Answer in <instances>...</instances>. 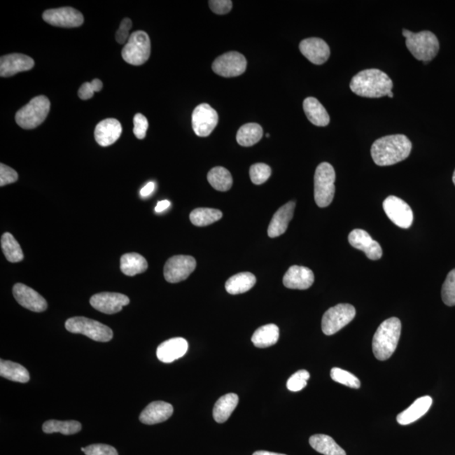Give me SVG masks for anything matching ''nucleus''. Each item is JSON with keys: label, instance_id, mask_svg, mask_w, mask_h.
I'll return each instance as SVG.
<instances>
[{"label": "nucleus", "instance_id": "f257e3e1", "mask_svg": "<svg viewBox=\"0 0 455 455\" xmlns=\"http://www.w3.org/2000/svg\"><path fill=\"white\" fill-rule=\"evenodd\" d=\"M412 148L407 136L388 135L376 140L371 148V155L379 167H388L407 159Z\"/></svg>", "mask_w": 455, "mask_h": 455}, {"label": "nucleus", "instance_id": "f03ea898", "mask_svg": "<svg viewBox=\"0 0 455 455\" xmlns=\"http://www.w3.org/2000/svg\"><path fill=\"white\" fill-rule=\"evenodd\" d=\"M393 88V82L382 70L371 69L356 74L350 82V89L359 97L380 98L388 96Z\"/></svg>", "mask_w": 455, "mask_h": 455}, {"label": "nucleus", "instance_id": "7ed1b4c3", "mask_svg": "<svg viewBox=\"0 0 455 455\" xmlns=\"http://www.w3.org/2000/svg\"><path fill=\"white\" fill-rule=\"evenodd\" d=\"M401 333V322L398 318H387L379 326L373 339L375 358L384 361L395 353Z\"/></svg>", "mask_w": 455, "mask_h": 455}, {"label": "nucleus", "instance_id": "20e7f679", "mask_svg": "<svg viewBox=\"0 0 455 455\" xmlns=\"http://www.w3.org/2000/svg\"><path fill=\"white\" fill-rule=\"evenodd\" d=\"M402 34L408 50L417 60L427 63L432 61L440 51V41L431 31L413 33L404 29Z\"/></svg>", "mask_w": 455, "mask_h": 455}, {"label": "nucleus", "instance_id": "39448f33", "mask_svg": "<svg viewBox=\"0 0 455 455\" xmlns=\"http://www.w3.org/2000/svg\"><path fill=\"white\" fill-rule=\"evenodd\" d=\"M336 172L332 164L321 163L314 174V200L320 208H326L332 204L335 196Z\"/></svg>", "mask_w": 455, "mask_h": 455}, {"label": "nucleus", "instance_id": "423d86ee", "mask_svg": "<svg viewBox=\"0 0 455 455\" xmlns=\"http://www.w3.org/2000/svg\"><path fill=\"white\" fill-rule=\"evenodd\" d=\"M50 102L44 96L36 97L15 115V122L24 130H33L41 125L50 111Z\"/></svg>", "mask_w": 455, "mask_h": 455}, {"label": "nucleus", "instance_id": "0eeeda50", "mask_svg": "<svg viewBox=\"0 0 455 455\" xmlns=\"http://www.w3.org/2000/svg\"><path fill=\"white\" fill-rule=\"evenodd\" d=\"M65 328L69 332L85 335L96 342H107L113 337V330L108 326L85 317L69 318L66 321Z\"/></svg>", "mask_w": 455, "mask_h": 455}, {"label": "nucleus", "instance_id": "6e6552de", "mask_svg": "<svg viewBox=\"0 0 455 455\" xmlns=\"http://www.w3.org/2000/svg\"><path fill=\"white\" fill-rule=\"evenodd\" d=\"M151 43L146 32L138 31L132 33L127 43L124 46L122 56L127 64L139 66L150 59Z\"/></svg>", "mask_w": 455, "mask_h": 455}, {"label": "nucleus", "instance_id": "1a4fd4ad", "mask_svg": "<svg viewBox=\"0 0 455 455\" xmlns=\"http://www.w3.org/2000/svg\"><path fill=\"white\" fill-rule=\"evenodd\" d=\"M356 309L349 304H339L330 308L322 318V332L326 336H332L354 320Z\"/></svg>", "mask_w": 455, "mask_h": 455}, {"label": "nucleus", "instance_id": "9d476101", "mask_svg": "<svg viewBox=\"0 0 455 455\" xmlns=\"http://www.w3.org/2000/svg\"><path fill=\"white\" fill-rule=\"evenodd\" d=\"M195 258L190 255H175L169 258L164 267V276L168 283L177 284L184 281L195 270Z\"/></svg>", "mask_w": 455, "mask_h": 455}, {"label": "nucleus", "instance_id": "9b49d317", "mask_svg": "<svg viewBox=\"0 0 455 455\" xmlns=\"http://www.w3.org/2000/svg\"><path fill=\"white\" fill-rule=\"evenodd\" d=\"M247 61L245 56L237 52H230L219 56L214 62L212 69L222 77L232 78L245 73Z\"/></svg>", "mask_w": 455, "mask_h": 455}, {"label": "nucleus", "instance_id": "f8f14e48", "mask_svg": "<svg viewBox=\"0 0 455 455\" xmlns=\"http://www.w3.org/2000/svg\"><path fill=\"white\" fill-rule=\"evenodd\" d=\"M383 208L388 218L396 226L408 229L413 223V213L407 202L400 198L390 196L383 202Z\"/></svg>", "mask_w": 455, "mask_h": 455}, {"label": "nucleus", "instance_id": "ddd939ff", "mask_svg": "<svg viewBox=\"0 0 455 455\" xmlns=\"http://www.w3.org/2000/svg\"><path fill=\"white\" fill-rule=\"evenodd\" d=\"M192 122L193 130L197 136H208L217 126L218 115L213 107L204 103L193 111Z\"/></svg>", "mask_w": 455, "mask_h": 455}, {"label": "nucleus", "instance_id": "4468645a", "mask_svg": "<svg viewBox=\"0 0 455 455\" xmlns=\"http://www.w3.org/2000/svg\"><path fill=\"white\" fill-rule=\"evenodd\" d=\"M43 18L49 24L59 27H78L84 23V16L71 7L46 10Z\"/></svg>", "mask_w": 455, "mask_h": 455}, {"label": "nucleus", "instance_id": "2eb2a0df", "mask_svg": "<svg viewBox=\"0 0 455 455\" xmlns=\"http://www.w3.org/2000/svg\"><path fill=\"white\" fill-rule=\"evenodd\" d=\"M90 303L98 312L113 314L121 312L124 306L130 303V300L122 293H100L91 297Z\"/></svg>", "mask_w": 455, "mask_h": 455}, {"label": "nucleus", "instance_id": "dca6fc26", "mask_svg": "<svg viewBox=\"0 0 455 455\" xmlns=\"http://www.w3.org/2000/svg\"><path fill=\"white\" fill-rule=\"evenodd\" d=\"M349 242L356 249L363 251L370 260H376L382 258V246L365 230L356 229L351 231L349 235Z\"/></svg>", "mask_w": 455, "mask_h": 455}, {"label": "nucleus", "instance_id": "f3484780", "mask_svg": "<svg viewBox=\"0 0 455 455\" xmlns=\"http://www.w3.org/2000/svg\"><path fill=\"white\" fill-rule=\"evenodd\" d=\"M13 295L20 305L31 312H43L48 308L44 298L27 285L16 284L13 288Z\"/></svg>", "mask_w": 455, "mask_h": 455}, {"label": "nucleus", "instance_id": "a211bd4d", "mask_svg": "<svg viewBox=\"0 0 455 455\" xmlns=\"http://www.w3.org/2000/svg\"><path fill=\"white\" fill-rule=\"evenodd\" d=\"M300 50L306 59L312 64L321 65L329 59L330 55V48L324 40L312 37L304 39L300 44Z\"/></svg>", "mask_w": 455, "mask_h": 455}, {"label": "nucleus", "instance_id": "6ab92c4d", "mask_svg": "<svg viewBox=\"0 0 455 455\" xmlns=\"http://www.w3.org/2000/svg\"><path fill=\"white\" fill-rule=\"evenodd\" d=\"M34 60L31 57L20 53L3 56L0 59V76H13L16 74L28 71L34 67Z\"/></svg>", "mask_w": 455, "mask_h": 455}, {"label": "nucleus", "instance_id": "aec40b11", "mask_svg": "<svg viewBox=\"0 0 455 455\" xmlns=\"http://www.w3.org/2000/svg\"><path fill=\"white\" fill-rule=\"evenodd\" d=\"M188 342L186 339L176 337L165 341L158 346L156 354L160 361L169 363L179 359L188 353Z\"/></svg>", "mask_w": 455, "mask_h": 455}, {"label": "nucleus", "instance_id": "412c9836", "mask_svg": "<svg viewBox=\"0 0 455 455\" xmlns=\"http://www.w3.org/2000/svg\"><path fill=\"white\" fill-rule=\"evenodd\" d=\"M122 131V125L118 120L115 118L103 120L97 124L94 130V139L99 146H110L118 141Z\"/></svg>", "mask_w": 455, "mask_h": 455}, {"label": "nucleus", "instance_id": "4be33fe9", "mask_svg": "<svg viewBox=\"0 0 455 455\" xmlns=\"http://www.w3.org/2000/svg\"><path fill=\"white\" fill-rule=\"evenodd\" d=\"M314 275L309 268L292 266L284 276V286L290 289L305 290L312 286Z\"/></svg>", "mask_w": 455, "mask_h": 455}, {"label": "nucleus", "instance_id": "5701e85b", "mask_svg": "<svg viewBox=\"0 0 455 455\" xmlns=\"http://www.w3.org/2000/svg\"><path fill=\"white\" fill-rule=\"evenodd\" d=\"M174 409L171 404L164 401H154L144 410L139 420L146 425H155L168 420L173 414Z\"/></svg>", "mask_w": 455, "mask_h": 455}, {"label": "nucleus", "instance_id": "b1692460", "mask_svg": "<svg viewBox=\"0 0 455 455\" xmlns=\"http://www.w3.org/2000/svg\"><path fill=\"white\" fill-rule=\"evenodd\" d=\"M295 202L291 201L281 206L272 217L269 225L267 234L269 237L276 238L280 237L288 230L289 222L292 220L295 213Z\"/></svg>", "mask_w": 455, "mask_h": 455}, {"label": "nucleus", "instance_id": "393cba45", "mask_svg": "<svg viewBox=\"0 0 455 455\" xmlns=\"http://www.w3.org/2000/svg\"><path fill=\"white\" fill-rule=\"evenodd\" d=\"M433 404L432 397L428 396L420 397L414 402L400 413L396 417L397 421L400 425H409L421 419L428 412Z\"/></svg>", "mask_w": 455, "mask_h": 455}, {"label": "nucleus", "instance_id": "a878e982", "mask_svg": "<svg viewBox=\"0 0 455 455\" xmlns=\"http://www.w3.org/2000/svg\"><path fill=\"white\" fill-rule=\"evenodd\" d=\"M304 111L309 121L317 127H326L330 123V115L323 105L316 98L308 97L304 102Z\"/></svg>", "mask_w": 455, "mask_h": 455}, {"label": "nucleus", "instance_id": "bb28decb", "mask_svg": "<svg viewBox=\"0 0 455 455\" xmlns=\"http://www.w3.org/2000/svg\"><path fill=\"white\" fill-rule=\"evenodd\" d=\"M239 403V397L234 393L223 396L215 403L213 415L218 424L225 423L234 412Z\"/></svg>", "mask_w": 455, "mask_h": 455}, {"label": "nucleus", "instance_id": "cd10ccee", "mask_svg": "<svg viewBox=\"0 0 455 455\" xmlns=\"http://www.w3.org/2000/svg\"><path fill=\"white\" fill-rule=\"evenodd\" d=\"M256 283L255 276L251 272H241L231 276L225 284L226 291L230 295H241L249 291Z\"/></svg>", "mask_w": 455, "mask_h": 455}, {"label": "nucleus", "instance_id": "c85d7f7f", "mask_svg": "<svg viewBox=\"0 0 455 455\" xmlns=\"http://www.w3.org/2000/svg\"><path fill=\"white\" fill-rule=\"evenodd\" d=\"M309 444L312 448L324 455H346L332 437L325 434H316L309 438Z\"/></svg>", "mask_w": 455, "mask_h": 455}, {"label": "nucleus", "instance_id": "c756f323", "mask_svg": "<svg viewBox=\"0 0 455 455\" xmlns=\"http://www.w3.org/2000/svg\"><path fill=\"white\" fill-rule=\"evenodd\" d=\"M120 268L123 274L132 276L146 272L148 262L143 255L138 253L123 255L120 260Z\"/></svg>", "mask_w": 455, "mask_h": 455}, {"label": "nucleus", "instance_id": "7c9ffc66", "mask_svg": "<svg viewBox=\"0 0 455 455\" xmlns=\"http://www.w3.org/2000/svg\"><path fill=\"white\" fill-rule=\"evenodd\" d=\"M279 339V328L274 324H269L256 330L251 341L256 347L265 349L275 345Z\"/></svg>", "mask_w": 455, "mask_h": 455}, {"label": "nucleus", "instance_id": "2f4dec72", "mask_svg": "<svg viewBox=\"0 0 455 455\" xmlns=\"http://www.w3.org/2000/svg\"><path fill=\"white\" fill-rule=\"evenodd\" d=\"M0 375L11 382L19 383H27L30 380V374L26 368L3 359L0 361Z\"/></svg>", "mask_w": 455, "mask_h": 455}, {"label": "nucleus", "instance_id": "473e14b6", "mask_svg": "<svg viewBox=\"0 0 455 455\" xmlns=\"http://www.w3.org/2000/svg\"><path fill=\"white\" fill-rule=\"evenodd\" d=\"M263 130L258 123H247L239 128L237 139L239 146L243 147L253 146L262 139Z\"/></svg>", "mask_w": 455, "mask_h": 455}, {"label": "nucleus", "instance_id": "72a5a7b5", "mask_svg": "<svg viewBox=\"0 0 455 455\" xmlns=\"http://www.w3.org/2000/svg\"><path fill=\"white\" fill-rule=\"evenodd\" d=\"M208 181L211 186L217 191L227 192L232 188L233 178L227 169L214 167L208 174Z\"/></svg>", "mask_w": 455, "mask_h": 455}, {"label": "nucleus", "instance_id": "f704fd0d", "mask_svg": "<svg viewBox=\"0 0 455 455\" xmlns=\"http://www.w3.org/2000/svg\"><path fill=\"white\" fill-rule=\"evenodd\" d=\"M81 424L77 421H46L43 426L45 433H60L64 435H72L80 431Z\"/></svg>", "mask_w": 455, "mask_h": 455}, {"label": "nucleus", "instance_id": "c9c22d12", "mask_svg": "<svg viewBox=\"0 0 455 455\" xmlns=\"http://www.w3.org/2000/svg\"><path fill=\"white\" fill-rule=\"evenodd\" d=\"M1 247L4 254L10 262H20L24 259L22 247L10 233L2 235Z\"/></svg>", "mask_w": 455, "mask_h": 455}, {"label": "nucleus", "instance_id": "e433bc0d", "mask_svg": "<svg viewBox=\"0 0 455 455\" xmlns=\"http://www.w3.org/2000/svg\"><path fill=\"white\" fill-rule=\"evenodd\" d=\"M223 217L221 211L214 209L200 208L193 210L190 214V220L192 225L204 227L212 225Z\"/></svg>", "mask_w": 455, "mask_h": 455}, {"label": "nucleus", "instance_id": "4c0bfd02", "mask_svg": "<svg viewBox=\"0 0 455 455\" xmlns=\"http://www.w3.org/2000/svg\"><path fill=\"white\" fill-rule=\"evenodd\" d=\"M330 377L339 384H343L347 387L353 388H359L361 386V382L350 372L339 369V368H333L330 371Z\"/></svg>", "mask_w": 455, "mask_h": 455}, {"label": "nucleus", "instance_id": "58836bf2", "mask_svg": "<svg viewBox=\"0 0 455 455\" xmlns=\"http://www.w3.org/2000/svg\"><path fill=\"white\" fill-rule=\"evenodd\" d=\"M442 300L446 305H455V268L449 273L442 284Z\"/></svg>", "mask_w": 455, "mask_h": 455}, {"label": "nucleus", "instance_id": "ea45409f", "mask_svg": "<svg viewBox=\"0 0 455 455\" xmlns=\"http://www.w3.org/2000/svg\"><path fill=\"white\" fill-rule=\"evenodd\" d=\"M272 169L267 164L258 163L251 165L250 169L251 180L255 185H262L270 178Z\"/></svg>", "mask_w": 455, "mask_h": 455}, {"label": "nucleus", "instance_id": "a19ab883", "mask_svg": "<svg viewBox=\"0 0 455 455\" xmlns=\"http://www.w3.org/2000/svg\"><path fill=\"white\" fill-rule=\"evenodd\" d=\"M310 374L308 371L304 370L296 372L288 380L287 387L289 391L293 392L300 391L307 386Z\"/></svg>", "mask_w": 455, "mask_h": 455}, {"label": "nucleus", "instance_id": "79ce46f5", "mask_svg": "<svg viewBox=\"0 0 455 455\" xmlns=\"http://www.w3.org/2000/svg\"><path fill=\"white\" fill-rule=\"evenodd\" d=\"M103 87L102 82L98 78L94 80L92 82L89 83L86 82L83 84L78 90V97L81 100H89V99L92 98L94 92H99L101 91Z\"/></svg>", "mask_w": 455, "mask_h": 455}, {"label": "nucleus", "instance_id": "37998d69", "mask_svg": "<svg viewBox=\"0 0 455 455\" xmlns=\"http://www.w3.org/2000/svg\"><path fill=\"white\" fill-rule=\"evenodd\" d=\"M18 180V174L6 164H0V187L15 183Z\"/></svg>", "mask_w": 455, "mask_h": 455}, {"label": "nucleus", "instance_id": "c03bdc74", "mask_svg": "<svg viewBox=\"0 0 455 455\" xmlns=\"http://www.w3.org/2000/svg\"><path fill=\"white\" fill-rule=\"evenodd\" d=\"M86 455H118L117 449L107 444H91L85 448Z\"/></svg>", "mask_w": 455, "mask_h": 455}, {"label": "nucleus", "instance_id": "a18cd8bd", "mask_svg": "<svg viewBox=\"0 0 455 455\" xmlns=\"http://www.w3.org/2000/svg\"><path fill=\"white\" fill-rule=\"evenodd\" d=\"M134 134L136 139H144L148 127V120L143 114H136L134 118Z\"/></svg>", "mask_w": 455, "mask_h": 455}, {"label": "nucleus", "instance_id": "49530a36", "mask_svg": "<svg viewBox=\"0 0 455 455\" xmlns=\"http://www.w3.org/2000/svg\"><path fill=\"white\" fill-rule=\"evenodd\" d=\"M132 27V20L128 18L122 20L121 24L117 33H115V41H118L119 44L127 43L128 39H130V31Z\"/></svg>", "mask_w": 455, "mask_h": 455}, {"label": "nucleus", "instance_id": "de8ad7c7", "mask_svg": "<svg viewBox=\"0 0 455 455\" xmlns=\"http://www.w3.org/2000/svg\"><path fill=\"white\" fill-rule=\"evenodd\" d=\"M209 6L214 13L225 15L232 9L233 3L230 0H210Z\"/></svg>", "mask_w": 455, "mask_h": 455}, {"label": "nucleus", "instance_id": "09e8293b", "mask_svg": "<svg viewBox=\"0 0 455 455\" xmlns=\"http://www.w3.org/2000/svg\"><path fill=\"white\" fill-rule=\"evenodd\" d=\"M155 182L150 181L148 182V183L141 189V191H140V195H141L142 197H147L153 193V192L155 191Z\"/></svg>", "mask_w": 455, "mask_h": 455}, {"label": "nucleus", "instance_id": "8fccbe9b", "mask_svg": "<svg viewBox=\"0 0 455 455\" xmlns=\"http://www.w3.org/2000/svg\"><path fill=\"white\" fill-rule=\"evenodd\" d=\"M169 206H171V202L168 200L160 201L155 206V212L162 213L164 210H167Z\"/></svg>", "mask_w": 455, "mask_h": 455}, {"label": "nucleus", "instance_id": "3c124183", "mask_svg": "<svg viewBox=\"0 0 455 455\" xmlns=\"http://www.w3.org/2000/svg\"><path fill=\"white\" fill-rule=\"evenodd\" d=\"M253 455H286V454L272 453V452H268V451L260 450V451H256V452H255Z\"/></svg>", "mask_w": 455, "mask_h": 455}, {"label": "nucleus", "instance_id": "603ef678", "mask_svg": "<svg viewBox=\"0 0 455 455\" xmlns=\"http://www.w3.org/2000/svg\"><path fill=\"white\" fill-rule=\"evenodd\" d=\"M388 97H391V98H392L393 97H394V94H393L392 91H391V92L388 94Z\"/></svg>", "mask_w": 455, "mask_h": 455}, {"label": "nucleus", "instance_id": "864d4df0", "mask_svg": "<svg viewBox=\"0 0 455 455\" xmlns=\"http://www.w3.org/2000/svg\"><path fill=\"white\" fill-rule=\"evenodd\" d=\"M453 182H454V184L455 185V171H454V175H453Z\"/></svg>", "mask_w": 455, "mask_h": 455}, {"label": "nucleus", "instance_id": "5fc2aeb1", "mask_svg": "<svg viewBox=\"0 0 455 455\" xmlns=\"http://www.w3.org/2000/svg\"><path fill=\"white\" fill-rule=\"evenodd\" d=\"M81 450L83 451V452H84L85 448H81Z\"/></svg>", "mask_w": 455, "mask_h": 455}]
</instances>
